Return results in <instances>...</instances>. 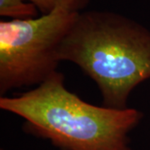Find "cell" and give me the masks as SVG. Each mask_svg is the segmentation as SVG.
<instances>
[{
  "label": "cell",
  "instance_id": "obj_1",
  "mask_svg": "<svg viewBox=\"0 0 150 150\" xmlns=\"http://www.w3.org/2000/svg\"><path fill=\"white\" fill-rule=\"evenodd\" d=\"M0 108L23 118L27 131L61 150H132L129 134L144 117L133 108L85 102L67 88L59 71L22 94L2 96Z\"/></svg>",
  "mask_w": 150,
  "mask_h": 150
},
{
  "label": "cell",
  "instance_id": "obj_4",
  "mask_svg": "<svg viewBox=\"0 0 150 150\" xmlns=\"http://www.w3.org/2000/svg\"><path fill=\"white\" fill-rule=\"evenodd\" d=\"M37 7L27 0H0V15L10 19H26L38 16Z\"/></svg>",
  "mask_w": 150,
  "mask_h": 150
},
{
  "label": "cell",
  "instance_id": "obj_3",
  "mask_svg": "<svg viewBox=\"0 0 150 150\" xmlns=\"http://www.w3.org/2000/svg\"><path fill=\"white\" fill-rule=\"evenodd\" d=\"M79 13L58 8L36 18L1 20V97L38 86L58 72L62 43Z\"/></svg>",
  "mask_w": 150,
  "mask_h": 150
},
{
  "label": "cell",
  "instance_id": "obj_2",
  "mask_svg": "<svg viewBox=\"0 0 150 150\" xmlns=\"http://www.w3.org/2000/svg\"><path fill=\"white\" fill-rule=\"evenodd\" d=\"M60 59L94 81L103 106L126 108L133 90L150 79V30L114 12H80L62 43Z\"/></svg>",
  "mask_w": 150,
  "mask_h": 150
},
{
  "label": "cell",
  "instance_id": "obj_5",
  "mask_svg": "<svg viewBox=\"0 0 150 150\" xmlns=\"http://www.w3.org/2000/svg\"><path fill=\"white\" fill-rule=\"evenodd\" d=\"M37 7L42 14L48 13L58 8L80 13L91 0H27Z\"/></svg>",
  "mask_w": 150,
  "mask_h": 150
}]
</instances>
